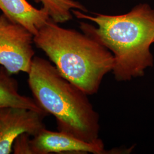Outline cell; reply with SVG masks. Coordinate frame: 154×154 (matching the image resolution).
<instances>
[{
  "instance_id": "6",
  "label": "cell",
  "mask_w": 154,
  "mask_h": 154,
  "mask_svg": "<svg viewBox=\"0 0 154 154\" xmlns=\"http://www.w3.org/2000/svg\"><path fill=\"white\" fill-rule=\"evenodd\" d=\"M33 154H112L123 152L119 149L106 151L103 141L99 139L93 142H88L62 131H52L46 128L31 139Z\"/></svg>"
},
{
  "instance_id": "7",
  "label": "cell",
  "mask_w": 154,
  "mask_h": 154,
  "mask_svg": "<svg viewBox=\"0 0 154 154\" xmlns=\"http://www.w3.org/2000/svg\"><path fill=\"white\" fill-rule=\"evenodd\" d=\"M0 10L8 18L21 24L34 35L50 18L44 8L37 9L26 0H0Z\"/></svg>"
},
{
  "instance_id": "3",
  "label": "cell",
  "mask_w": 154,
  "mask_h": 154,
  "mask_svg": "<svg viewBox=\"0 0 154 154\" xmlns=\"http://www.w3.org/2000/svg\"><path fill=\"white\" fill-rule=\"evenodd\" d=\"M28 75L33 98L55 117L58 131L88 142L99 139V115L88 94L62 76L50 61L37 56Z\"/></svg>"
},
{
  "instance_id": "4",
  "label": "cell",
  "mask_w": 154,
  "mask_h": 154,
  "mask_svg": "<svg viewBox=\"0 0 154 154\" xmlns=\"http://www.w3.org/2000/svg\"><path fill=\"white\" fill-rule=\"evenodd\" d=\"M34 35L4 14L0 15V66L11 75L30 72L35 52Z\"/></svg>"
},
{
  "instance_id": "5",
  "label": "cell",
  "mask_w": 154,
  "mask_h": 154,
  "mask_svg": "<svg viewBox=\"0 0 154 154\" xmlns=\"http://www.w3.org/2000/svg\"><path fill=\"white\" fill-rule=\"evenodd\" d=\"M47 116L26 109H1L0 154H11L14 142L20 135L28 133L33 137L46 128L43 121Z\"/></svg>"
},
{
  "instance_id": "9",
  "label": "cell",
  "mask_w": 154,
  "mask_h": 154,
  "mask_svg": "<svg viewBox=\"0 0 154 154\" xmlns=\"http://www.w3.org/2000/svg\"><path fill=\"white\" fill-rule=\"evenodd\" d=\"M41 2L48 11L50 18L57 23H65L72 20V11L77 9L87 13L86 8L74 0H35Z\"/></svg>"
},
{
  "instance_id": "10",
  "label": "cell",
  "mask_w": 154,
  "mask_h": 154,
  "mask_svg": "<svg viewBox=\"0 0 154 154\" xmlns=\"http://www.w3.org/2000/svg\"><path fill=\"white\" fill-rule=\"evenodd\" d=\"M32 137L28 133L20 135L14 142L12 152L14 154H33L31 144Z\"/></svg>"
},
{
  "instance_id": "2",
  "label": "cell",
  "mask_w": 154,
  "mask_h": 154,
  "mask_svg": "<svg viewBox=\"0 0 154 154\" xmlns=\"http://www.w3.org/2000/svg\"><path fill=\"white\" fill-rule=\"evenodd\" d=\"M62 76L88 95L97 93L103 78L112 71L114 58L91 36L59 26L51 18L34 35Z\"/></svg>"
},
{
  "instance_id": "1",
  "label": "cell",
  "mask_w": 154,
  "mask_h": 154,
  "mask_svg": "<svg viewBox=\"0 0 154 154\" xmlns=\"http://www.w3.org/2000/svg\"><path fill=\"white\" fill-rule=\"evenodd\" d=\"M72 13L97 25L95 27L81 22L80 28L112 53L114 58L112 72L118 81L142 77L145 70L154 65L150 48L154 42V9L148 4L137 5L121 15L90 16L77 9Z\"/></svg>"
},
{
  "instance_id": "8",
  "label": "cell",
  "mask_w": 154,
  "mask_h": 154,
  "mask_svg": "<svg viewBox=\"0 0 154 154\" xmlns=\"http://www.w3.org/2000/svg\"><path fill=\"white\" fill-rule=\"evenodd\" d=\"M12 75L0 66V109L18 107L43 112L48 116L35 99L20 93L18 81Z\"/></svg>"
}]
</instances>
